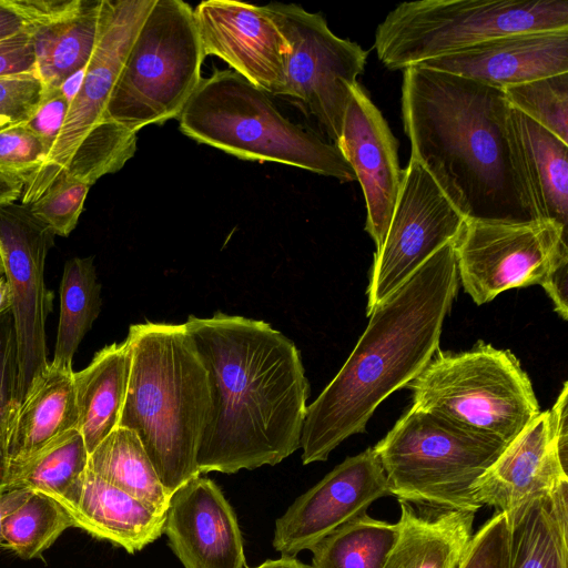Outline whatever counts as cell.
Masks as SVG:
<instances>
[{"mask_svg": "<svg viewBox=\"0 0 568 568\" xmlns=\"http://www.w3.org/2000/svg\"><path fill=\"white\" fill-rule=\"evenodd\" d=\"M184 324L212 384L199 474L274 466L301 448L310 383L294 342L264 321L220 311Z\"/></svg>", "mask_w": 568, "mask_h": 568, "instance_id": "6da1fadb", "label": "cell"}, {"mask_svg": "<svg viewBox=\"0 0 568 568\" xmlns=\"http://www.w3.org/2000/svg\"><path fill=\"white\" fill-rule=\"evenodd\" d=\"M402 119L410 155L468 219H539L503 90L408 67L403 70Z\"/></svg>", "mask_w": 568, "mask_h": 568, "instance_id": "7a4b0ae2", "label": "cell"}, {"mask_svg": "<svg viewBox=\"0 0 568 568\" xmlns=\"http://www.w3.org/2000/svg\"><path fill=\"white\" fill-rule=\"evenodd\" d=\"M455 241L444 245L368 315L339 372L306 408L302 463L325 462L392 393L407 387L439 349L444 320L457 293Z\"/></svg>", "mask_w": 568, "mask_h": 568, "instance_id": "3957f363", "label": "cell"}, {"mask_svg": "<svg viewBox=\"0 0 568 568\" xmlns=\"http://www.w3.org/2000/svg\"><path fill=\"white\" fill-rule=\"evenodd\" d=\"M130 373L119 426L140 438L172 495L199 476L196 453L212 412V384L185 324L129 327Z\"/></svg>", "mask_w": 568, "mask_h": 568, "instance_id": "277c9868", "label": "cell"}, {"mask_svg": "<svg viewBox=\"0 0 568 568\" xmlns=\"http://www.w3.org/2000/svg\"><path fill=\"white\" fill-rule=\"evenodd\" d=\"M178 119L184 135L240 159L356 181L336 144L284 118L266 92L232 70L202 79Z\"/></svg>", "mask_w": 568, "mask_h": 568, "instance_id": "5b68a950", "label": "cell"}, {"mask_svg": "<svg viewBox=\"0 0 568 568\" xmlns=\"http://www.w3.org/2000/svg\"><path fill=\"white\" fill-rule=\"evenodd\" d=\"M506 443L410 407L373 448L398 501L476 513L473 487Z\"/></svg>", "mask_w": 568, "mask_h": 568, "instance_id": "8992f818", "label": "cell"}, {"mask_svg": "<svg viewBox=\"0 0 568 568\" xmlns=\"http://www.w3.org/2000/svg\"><path fill=\"white\" fill-rule=\"evenodd\" d=\"M568 31L567 0H418L396 6L374 47L389 70H404L494 38Z\"/></svg>", "mask_w": 568, "mask_h": 568, "instance_id": "52a82bcc", "label": "cell"}, {"mask_svg": "<svg viewBox=\"0 0 568 568\" xmlns=\"http://www.w3.org/2000/svg\"><path fill=\"white\" fill-rule=\"evenodd\" d=\"M407 388L413 408L506 444L540 413L531 382L517 357L481 341L466 352L438 349Z\"/></svg>", "mask_w": 568, "mask_h": 568, "instance_id": "ba28073f", "label": "cell"}, {"mask_svg": "<svg viewBox=\"0 0 568 568\" xmlns=\"http://www.w3.org/2000/svg\"><path fill=\"white\" fill-rule=\"evenodd\" d=\"M204 58L193 8L155 0L132 42L105 120L138 133L178 119L202 80Z\"/></svg>", "mask_w": 568, "mask_h": 568, "instance_id": "9c48e42d", "label": "cell"}, {"mask_svg": "<svg viewBox=\"0 0 568 568\" xmlns=\"http://www.w3.org/2000/svg\"><path fill=\"white\" fill-rule=\"evenodd\" d=\"M455 255L465 292L483 305L510 288L542 285L568 264L567 227L546 219H468Z\"/></svg>", "mask_w": 568, "mask_h": 568, "instance_id": "30bf717a", "label": "cell"}, {"mask_svg": "<svg viewBox=\"0 0 568 568\" xmlns=\"http://www.w3.org/2000/svg\"><path fill=\"white\" fill-rule=\"evenodd\" d=\"M266 7L290 47L282 97L298 102L336 144L349 89L364 72L367 51L337 37L320 13L292 3Z\"/></svg>", "mask_w": 568, "mask_h": 568, "instance_id": "8fae6325", "label": "cell"}, {"mask_svg": "<svg viewBox=\"0 0 568 568\" xmlns=\"http://www.w3.org/2000/svg\"><path fill=\"white\" fill-rule=\"evenodd\" d=\"M467 220L434 175L410 155L384 244L374 255L367 316L437 251L456 241Z\"/></svg>", "mask_w": 568, "mask_h": 568, "instance_id": "7c38bea8", "label": "cell"}, {"mask_svg": "<svg viewBox=\"0 0 568 568\" xmlns=\"http://www.w3.org/2000/svg\"><path fill=\"white\" fill-rule=\"evenodd\" d=\"M155 0H103L100 34L48 159L23 185L33 203L60 175L83 139L105 120V110L132 42Z\"/></svg>", "mask_w": 568, "mask_h": 568, "instance_id": "4fadbf2b", "label": "cell"}, {"mask_svg": "<svg viewBox=\"0 0 568 568\" xmlns=\"http://www.w3.org/2000/svg\"><path fill=\"white\" fill-rule=\"evenodd\" d=\"M54 232L30 206L0 203V251L12 297L11 313L19 364V405L32 382L49 365L45 321L52 295L44 283V264Z\"/></svg>", "mask_w": 568, "mask_h": 568, "instance_id": "5bb4252c", "label": "cell"}, {"mask_svg": "<svg viewBox=\"0 0 568 568\" xmlns=\"http://www.w3.org/2000/svg\"><path fill=\"white\" fill-rule=\"evenodd\" d=\"M392 495L373 447L347 457L295 499L276 519L273 547L284 557L311 550L337 528L366 514L377 499Z\"/></svg>", "mask_w": 568, "mask_h": 568, "instance_id": "9a60e30c", "label": "cell"}, {"mask_svg": "<svg viewBox=\"0 0 568 568\" xmlns=\"http://www.w3.org/2000/svg\"><path fill=\"white\" fill-rule=\"evenodd\" d=\"M194 10L204 55H215L266 93L284 90L288 43L266 6L205 0Z\"/></svg>", "mask_w": 568, "mask_h": 568, "instance_id": "2e32d148", "label": "cell"}, {"mask_svg": "<svg viewBox=\"0 0 568 568\" xmlns=\"http://www.w3.org/2000/svg\"><path fill=\"white\" fill-rule=\"evenodd\" d=\"M336 145L361 184L366 205L365 231L374 241L377 252L387 234L403 170L398 162L396 138L358 82L349 89Z\"/></svg>", "mask_w": 568, "mask_h": 568, "instance_id": "e0dca14e", "label": "cell"}, {"mask_svg": "<svg viewBox=\"0 0 568 568\" xmlns=\"http://www.w3.org/2000/svg\"><path fill=\"white\" fill-rule=\"evenodd\" d=\"M163 532L184 568H246L236 516L219 486L195 476L171 496Z\"/></svg>", "mask_w": 568, "mask_h": 568, "instance_id": "ac0fdd59", "label": "cell"}, {"mask_svg": "<svg viewBox=\"0 0 568 568\" xmlns=\"http://www.w3.org/2000/svg\"><path fill=\"white\" fill-rule=\"evenodd\" d=\"M567 465L568 453L555 438L549 412H540L475 483V499L509 515L532 498L568 486Z\"/></svg>", "mask_w": 568, "mask_h": 568, "instance_id": "d6986e66", "label": "cell"}, {"mask_svg": "<svg viewBox=\"0 0 568 568\" xmlns=\"http://www.w3.org/2000/svg\"><path fill=\"white\" fill-rule=\"evenodd\" d=\"M503 90L568 72V31L503 36L418 64Z\"/></svg>", "mask_w": 568, "mask_h": 568, "instance_id": "ffe728a7", "label": "cell"}, {"mask_svg": "<svg viewBox=\"0 0 568 568\" xmlns=\"http://www.w3.org/2000/svg\"><path fill=\"white\" fill-rule=\"evenodd\" d=\"M73 373L50 362L32 382L9 430V480L47 446L78 428Z\"/></svg>", "mask_w": 568, "mask_h": 568, "instance_id": "44dd1931", "label": "cell"}, {"mask_svg": "<svg viewBox=\"0 0 568 568\" xmlns=\"http://www.w3.org/2000/svg\"><path fill=\"white\" fill-rule=\"evenodd\" d=\"M70 517L73 527L130 554L156 540L165 521V514L106 483L89 468L79 505Z\"/></svg>", "mask_w": 568, "mask_h": 568, "instance_id": "7402d4cb", "label": "cell"}, {"mask_svg": "<svg viewBox=\"0 0 568 568\" xmlns=\"http://www.w3.org/2000/svg\"><path fill=\"white\" fill-rule=\"evenodd\" d=\"M398 536L383 568H456L471 537L475 513L422 516L399 501Z\"/></svg>", "mask_w": 568, "mask_h": 568, "instance_id": "603a6c76", "label": "cell"}, {"mask_svg": "<svg viewBox=\"0 0 568 568\" xmlns=\"http://www.w3.org/2000/svg\"><path fill=\"white\" fill-rule=\"evenodd\" d=\"M130 362V349L124 341L103 347L85 368L73 373L78 430L89 455L119 426Z\"/></svg>", "mask_w": 568, "mask_h": 568, "instance_id": "cb8c5ba5", "label": "cell"}, {"mask_svg": "<svg viewBox=\"0 0 568 568\" xmlns=\"http://www.w3.org/2000/svg\"><path fill=\"white\" fill-rule=\"evenodd\" d=\"M103 0H83L58 20L29 26L34 69L44 89H59L84 71L98 41Z\"/></svg>", "mask_w": 568, "mask_h": 568, "instance_id": "d4e9b609", "label": "cell"}, {"mask_svg": "<svg viewBox=\"0 0 568 568\" xmlns=\"http://www.w3.org/2000/svg\"><path fill=\"white\" fill-rule=\"evenodd\" d=\"M506 517L508 568H568V486L532 498Z\"/></svg>", "mask_w": 568, "mask_h": 568, "instance_id": "484cf974", "label": "cell"}, {"mask_svg": "<svg viewBox=\"0 0 568 568\" xmlns=\"http://www.w3.org/2000/svg\"><path fill=\"white\" fill-rule=\"evenodd\" d=\"M525 178L539 219L568 224V144L511 108Z\"/></svg>", "mask_w": 568, "mask_h": 568, "instance_id": "4316f807", "label": "cell"}, {"mask_svg": "<svg viewBox=\"0 0 568 568\" xmlns=\"http://www.w3.org/2000/svg\"><path fill=\"white\" fill-rule=\"evenodd\" d=\"M88 463L83 437L78 428L71 429L18 468L8 490L26 488L44 494L71 516L82 495Z\"/></svg>", "mask_w": 568, "mask_h": 568, "instance_id": "83f0119b", "label": "cell"}, {"mask_svg": "<svg viewBox=\"0 0 568 568\" xmlns=\"http://www.w3.org/2000/svg\"><path fill=\"white\" fill-rule=\"evenodd\" d=\"M88 468L161 514L171 494L162 485L138 435L118 426L89 455Z\"/></svg>", "mask_w": 568, "mask_h": 568, "instance_id": "f1b7e54d", "label": "cell"}, {"mask_svg": "<svg viewBox=\"0 0 568 568\" xmlns=\"http://www.w3.org/2000/svg\"><path fill=\"white\" fill-rule=\"evenodd\" d=\"M101 285L93 257L65 262L60 283V315L52 364L72 368L73 356L101 311Z\"/></svg>", "mask_w": 568, "mask_h": 568, "instance_id": "f546056e", "label": "cell"}, {"mask_svg": "<svg viewBox=\"0 0 568 568\" xmlns=\"http://www.w3.org/2000/svg\"><path fill=\"white\" fill-rule=\"evenodd\" d=\"M398 528V523L378 520L367 514L353 519L311 549V568H383Z\"/></svg>", "mask_w": 568, "mask_h": 568, "instance_id": "4dcf8cb0", "label": "cell"}, {"mask_svg": "<svg viewBox=\"0 0 568 568\" xmlns=\"http://www.w3.org/2000/svg\"><path fill=\"white\" fill-rule=\"evenodd\" d=\"M69 527H73V520L54 499L32 491L29 499L6 518L1 547L24 560L42 559V554Z\"/></svg>", "mask_w": 568, "mask_h": 568, "instance_id": "1f68e13d", "label": "cell"}, {"mask_svg": "<svg viewBox=\"0 0 568 568\" xmlns=\"http://www.w3.org/2000/svg\"><path fill=\"white\" fill-rule=\"evenodd\" d=\"M510 108L568 144V72L503 89Z\"/></svg>", "mask_w": 568, "mask_h": 568, "instance_id": "d6a6232c", "label": "cell"}, {"mask_svg": "<svg viewBox=\"0 0 568 568\" xmlns=\"http://www.w3.org/2000/svg\"><path fill=\"white\" fill-rule=\"evenodd\" d=\"M19 364L11 310L0 313V495L9 487V430L19 406Z\"/></svg>", "mask_w": 568, "mask_h": 568, "instance_id": "836d02e7", "label": "cell"}, {"mask_svg": "<svg viewBox=\"0 0 568 568\" xmlns=\"http://www.w3.org/2000/svg\"><path fill=\"white\" fill-rule=\"evenodd\" d=\"M91 186L61 173L33 202L32 214L55 235L68 236L75 227Z\"/></svg>", "mask_w": 568, "mask_h": 568, "instance_id": "e575fe53", "label": "cell"}, {"mask_svg": "<svg viewBox=\"0 0 568 568\" xmlns=\"http://www.w3.org/2000/svg\"><path fill=\"white\" fill-rule=\"evenodd\" d=\"M49 154V146L24 124L0 131V174L19 179L24 185Z\"/></svg>", "mask_w": 568, "mask_h": 568, "instance_id": "d590c367", "label": "cell"}, {"mask_svg": "<svg viewBox=\"0 0 568 568\" xmlns=\"http://www.w3.org/2000/svg\"><path fill=\"white\" fill-rule=\"evenodd\" d=\"M44 91L36 70L0 75V131L28 122Z\"/></svg>", "mask_w": 568, "mask_h": 568, "instance_id": "8d00e7d4", "label": "cell"}, {"mask_svg": "<svg viewBox=\"0 0 568 568\" xmlns=\"http://www.w3.org/2000/svg\"><path fill=\"white\" fill-rule=\"evenodd\" d=\"M509 525L501 511L473 535L456 568H508Z\"/></svg>", "mask_w": 568, "mask_h": 568, "instance_id": "74e56055", "label": "cell"}, {"mask_svg": "<svg viewBox=\"0 0 568 568\" xmlns=\"http://www.w3.org/2000/svg\"><path fill=\"white\" fill-rule=\"evenodd\" d=\"M70 101L59 89H45L43 99L32 118L24 125L50 149L54 146L64 123Z\"/></svg>", "mask_w": 568, "mask_h": 568, "instance_id": "f35d334b", "label": "cell"}, {"mask_svg": "<svg viewBox=\"0 0 568 568\" xmlns=\"http://www.w3.org/2000/svg\"><path fill=\"white\" fill-rule=\"evenodd\" d=\"M28 27L48 23L77 11L83 0H8Z\"/></svg>", "mask_w": 568, "mask_h": 568, "instance_id": "ab89813d", "label": "cell"}, {"mask_svg": "<svg viewBox=\"0 0 568 568\" xmlns=\"http://www.w3.org/2000/svg\"><path fill=\"white\" fill-rule=\"evenodd\" d=\"M31 70H36L34 53L28 30L0 41V75Z\"/></svg>", "mask_w": 568, "mask_h": 568, "instance_id": "60d3db41", "label": "cell"}, {"mask_svg": "<svg viewBox=\"0 0 568 568\" xmlns=\"http://www.w3.org/2000/svg\"><path fill=\"white\" fill-rule=\"evenodd\" d=\"M567 265L557 267L541 285L548 296L551 298L555 311L560 317L567 320L568 315V302H567V288H568V271Z\"/></svg>", "mask_w": 568, "mask_h": 568, "instance_id": "b9f144b4", "label": "cell"}, {"mask_svg": "<svg viewBox=\"0 0 568 568\" xmlns=\"http://www.w3.org/2000/svg\"><path fill=\"white\" fill-rule=\"evenodd\" d=\"M24 30L28 24L8 0H0V41L11 38Z\"/></svg>", "mask_w": 568, "mask_h": 568, "instance_id": "7bdbcfd3", "label": "cell"}, {"mask_svg": "<svg viewBox=\"0 0 568 568\" xmlns=\"http://www.w3.org/2000/svg\"><path fill=\"white\" fill-rule=\"evenodd\" d=\"M31 494L29 489L16 488L0 495V546L3 542L2 527L6 518L22 506Z\"/></svg>", "mask_w": 568, "mask_h": 568, "instance_id": "ee69618b", "label": "cell"}, {"mask_svg": "<svg viewBox=\"0 0 568 568\" xmlns=\"http://www.w3.org/2000/svg\"><path fill=\"white\" fill-rule=\"evenodd\" d=\"M23 182L19 179L0 174V203L17 201L22 193Z\"/></svg>", "mask_w": 568, "mask_h": 568, "instance_id": "f6af8a7d", "label": "cell"}, {"mask_svg": "<svg viewBox=\"0 0 568 568\" xmlns=\"http://www.w3.org/2000/svg\"><path fill=\"white\" fill-rule=\"evenodd\" d=\"M250 568V567H246ZM253 568H311V566L295 559V557H284L278 559L266 560L263 564Z\"/></svg>", "mask_w": 568, "mask_h": 568, "instance_id": "bcb514c9", "label": "cell"}, {"mask_svg": "<svg viewBox=\"0 0 568 568\" xmlns=\"http://www.w3.org/2000/svg\"><path fill=\"white\" fill-rule=\"evenodd\" d=\"M12 297L9 284L4 276L0 275V313L11 310Z\"/></svg>", "mask_w": 568, "mask_h": 568, "instance_id": "7dc6e473", "label": "cell"}, {"mask_svg": "<svg viewBox=\"0 0 568 568\" xmlns=\"http://www.w3.org/2000/svg\"><path fill=\"white\" fill-rule=\"evenodd\" d=\"M3 262H2V255H1V251H0V275L3 273Z\"/></svg>", "mask_w": 568, "mask_h": 568, "instance_id": "c3c4849f", "label": "cell"}]
</instances>
